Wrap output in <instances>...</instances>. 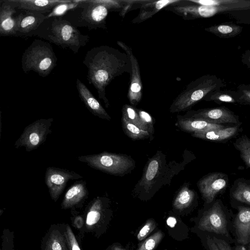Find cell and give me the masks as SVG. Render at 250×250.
Masks as SVG:
<instances>
[{"label":"cell","instance_id":"1","mask_svg":"<svg viewBox=\"0 0 250 250\" xmlns=\"http://www.w3.org/2000/svg\"><path fill=\"white\" fill-rule=\"evenodd\" d=\"M83 63L88 68L87 79L97 90L99 98L105 107L110 104L105 95V88L116 77L130 73L131 63L125 52L107 45L92 48L85 54Z\"/></svg>","mask_w":250,"mask_h":250},{"label":"cell","instance_id":"2","mask_svg":"<svg viewBox=\"0 0 250 250\" xmlns=\"http://www.w3.org/2000/svg\"><path fill=\"white\" fill-rule=\"evenodd\" d=\"M37 36L64 49H69L77 53L89 41L88 35H83L77 27L62 17L45 19L27 37Z\"/></svg>","mask_w":250,"mask_h":250},{"label":"cell","instance_id":"3","mask_svg":"<svg viewBox=\"0 0 250 250\" xmlns=\"http://www.w3.org/2000/svg\"><path fill=\"white\" fill-rule=\"evenodd\" d=\"M225 85L224 82L214 75H203L187 85L173 101L169 111L176 113L188 110L209 92L221 89Z\"/></svg>","mask_w":250,"mask_h":250},{"label":"cell","instance_id":"4","mask_svg":"<svg viewBox=\"0 0 250 250\" xmlns=\"http://www.w3.org/2000/svg\"><path fill=\"white\" fill-rule=\"evenodd\" d=\"M79 5L62 18L76 27L106 29V19L110 11L98 0H78Z\"/></svg>","mask_w":250,"mask_h":250},{"label":"cell","instance_id":"5","mask_svg":"<svg viewBox=\"0 0 250 250\" xmlns=\"http://www.w3.org/2000/svg\"><path fill=\"white\" fill-rule=\"evenodd\" d=\"M57 58L49 42L35 39L26 48L21 58L23 71L37 73L40 76H48L57 64Z\"/></svg>","mask_w":250,"mask_h":250},{"label":"cell","instance_id":"6","mask_svg":"<svg viewBox=\"0 0 250 250\" xmlns=\"http://www.w3.org/2000/svg\"><path fill=\"white\" fill-rule=\"evenodd\" d=\"M78 159L92 168L116 176H123L135 167V161L130 156L107 152L80 156Z\"/></svg>","mask_w":250,"mask_h":250},{"label":"cell","instance_id":"7","mask_svg":"<svg viewBox=\"0 0 250 250\" xmlns=\"http://www.w3.org/2000/svg\"><path fill=\"white\" fill-rule=\"evenodd\" d=\"M53 121L52 118L40 119L30 124L24 128L14 146L17 148L24 147L27 152L37 149L52 132Z\"/></svg>","mask_w":250,"mask_h":250},{"label":"cell","instance_id":"8","mask_svg":"<svg viewBox=\"0 0 250 250\" xmlns=\"http://www.w3.org/2000/svg\"><path fill=\"white\" fill-rule=\"evenodd\" d=\"M117 44L125 51L130 61L131 72L127 96L131 105L135 106L140 102L143 95V84L139 62L130 46L120 41H118Z\"/></svg>","mask_w":250,"mask_h":250},{"label":"cell","instance_id":"9","mask_svg":"<svg viewBox=\"0 0 250 250\" xmlns=\"http://www.w3.org/2000/svg\"><path fill=\"white\" fill-rule=\"evenodd\" d=\"M82 178V176L73 171L49 167L45 171V183L51 197L56 200L63 191L69 180Z\"/></svg>","mask_w":250,"mask_h":250},{"label":"cell","instance_id":"10","mask_svg":"<svg viewBox=\"0 0 250 250\" xmlns=\"http://www.w3.org/2000/svg\"><path fill=\"white\" fill-rule=\"evenodd\" d=\"M198 228L202 230L217 234H228L225 215L218 202L204 213L198 222Z\"/></svg>","mask_w":250,"mask_h":250},{"label":"cell","instance_id":"11","mask_svg":"<svg viewBox=\"0 0 250 250\" xmlns=\"http://www.w3.org/2000/svg\"><path fill=\"white\" fill-rule=\"evenodd\" d=\"M182 116L186 118L200 119L218 125L239 123L238 117L225 106L188 110Z\"/></svg>","mask_w":250,"mask_h":250},{"label":"cell","instance_id":"12","mask_svg":"<svg viewBox=\"0 0 250 250\" xmlns=\"http://www.w3.org/2000/svg\"><path fill=\"white\" fill-rule=\"evenodd\" d=\"M181 17L185 20H191L213 16L211 6L200 5L188 0H181L164 8Z\"/></svg>","mask_w":250,"mask_h":250},{"label":"cell","instance_id":"13","mask_svg":"<svg viewBox=\"0 0 250 250\" xmlns=\"http://www.w3.org/2000/svg\"><path fill=\"white\" fill-rule=\"evenodd\" d=\"M228 183L226 175L214 172L203 177L197 185L203 198L207 203H210L219 192L225 188Z\"/></svg>","mask_w":250,"mask_h":250},{"label":"cell","instance_id":"14","mask_svg":"<svg viewBox=\"0 0 250 250\" xmlns=\"http://www.w3.org/2000/svg\"><path fill=\"white\" fill-rule=\"evenodd\" d=\"M158 152L147 163L143 176L136 185L139 189L146 192L150 191L162 172L165 159Z\"/></svg>","mask_w":250,"mask_h":250},{"label":"cell","instance_id":"15","mask_svg":"<svg viewBox=\"0 0 250 250\" xmlns=\"http://www.w3.org/2000/svg\"><path fill=\"white\" fill-rule=\"evenodd\" d=\"M17 23V37H27L28 35L36 30L46 19L44 14L28 10H22L15 17Z\"/></svg>","mask_w":250,"mask_h":250},{"label":"cell","instance_id":"16","mask_svg":"<svg viewBox=\"0 0 250 250\" xmlns=\"http://www.w3.org/2000/svg\"><path fill=\"white\" fill-rule=\"evenodd\" d=\"M0 3V35L17 37L16 20L13 17L16 6L12 0H1Z\"/></svg>","mask_w":250,"mask_h":250},{"label":"cell","instance_id":"17","mask_svg":"<svg viewBox=\"0 0 250 250\" xmlns=\"http://www.w3.org/2000/svg\"><path fill=\"white\" fill-rule=\"evenodd\" d=\"M76 87L79 96L86 107L94 116L110 121L111 118L100 102L95 98L86 85L77 79Z\"/></svg>","mask_w":250,"mask_h":250},{"label":"cell","instance_id":"18","mask_svg":"<svg viewBox=\"0 0 250 250\" xmlns=\"http://www.w3.org/2000/svg\"><path fill=\"white\" fill-rule=\"evenodd\" d=\"M181 0H145L140 6L138 15L131 21L133 24L141 23L153 17L162 9Z\"/></svg>","mask_w":250,"mask_h":250},{"label":"cell","instance_id":"19","mask_svg":"<svg viewBox=\"0 0 250 250\" xmlns=\"http://www.w3.org/2000/svg\"><path fill=\"white\" fill-rule=\"evenodd\" d=\"M175 125L184 131L191 133L225 127L222 125L211 123L202 119L186 118L180 115L177 116Z\"/></svg>","mask_w":250,"mask_h":250},{"label":"cell","instance_id":"20","mask_svg":"<svg viewBox=\"0 0 250 250\" xmlns=\"http://www.w3.org/2000/svg\"><path fill=\"white\" fill-rule=\"evenodd\" d=\"M234 227L238 242L243 245L250 242V208H239L234 221Z\"/></svg>","mask_w":250,"mask_h":250},{"label":"cell","instance_id":"21","mask_svg":"<svg viewBox=\"0 0 250 250\" xmlns=\"http://www.w3.org/2000/svg\"><path fill=\"white\" fill-rule=\"evenodd\" d=\"M16 8L22 10L38 12L42 14L50 13L57 5L67 0H12Z\"/></svg>","mask_w":250,"mask_h":250},{"label":"cell","instance_id":"22","mask_svg":"<svg viewBox=\"0 0 250 250\" xmlns=\"http://www.w3.org/2000/svg\"><path fill=\"white\" fill-rule=\"evenodd\" d=\"M238 126L222 127L204 131L191 133L193 137L199 139L213 141H222L234 136L238 131Z\"/></svg>","mask_w":250,"mask_h":250},{"label":"cell","instance_id":"23","mask_svg":"<svg viewBox=\"0 0 250 250\" xmlns=\"http://www.w3.org/2000/svg\"><path fill=\"white\" fill-rule=\"evenodd\" d=\"M87 194L86 182L84 181H76L65 193L63 204L65 206L75 204L85 197Z\"/></svg>","mask_w":250,"mask_h":250},{"label":"cell","instance_id":"24","mask_svg":"<svg viewBox=\"0 0 250 250\" xmlns=\"http://www.w3.org/2000/svg\"><path fill=\"white\" fill-rule=\"evenodd\" d=\"M203 100L213 101L217 104L222 103L240 104L239 96L237 91L217 89L208 94Z\"/></svg>","mask_w":250,"mask_h":250},{"label":"cell","instance_id":"25","mask_svg":"<svg viewBox=\"0 0 250 250\" xmlns=\"http://www.w3.org/2000/svg\"><path fill=\"white\" fill-rule=\"evenodd\" d=\"M242 27L233 23H223L206 28L205 30L220 38H229L239 35Z\"/></svg>","mask_w":250,"mask_h":250},{"label":"cell","instance_id":"26","mask_svg":"<svg viewBox=\"0 0 250 250\" xmlns=\"http://www.w3.org/2000/svg\"><path fill=\"white\" fill-rule=\"evenodd\" d=\"M194 196L193 190L190 189L188 186H183L173 201V208L180 211L187 208L192 204Z\"/></svg>","mask_w":250,"mask_h":250},{"label":"cell","instance_id":"27","mask_svg":"<svg viewBox=\"0 0 250 250\" xmlns=\"http://www.w3.org/2000/svg\"><path fill=\"white\" fill-rule=\"evenodd\" d=\"M122 125L124 133L133 140H144L150 137L151 134L135 125L122 117Z\"/></svg>","mask_w":250,"mask_h":250},{"label":"cell","instance_id":"28","mask_svg":"<svg viewBox=\"0 0 250 250\" xmlns=\"http://www.w3.org/2000/svg\"><path fill=\"white\" fill-rule=\"evenodd\" d=\"M78 0H67L66 1L56 6L46 16V19L53 17H62L69 10L76 8Z\"/></svg>","mask_w":250,"mask_h":250},{"label":"cell","instance_id":"29","mask_svg":"<svg viewBox=\"0 0 250 250\" xmlns=\"http://www.w3.org/2000/svg\"><path fill=\"white\" fill-rule=\"evenodd\" d=\"M235 147L240 152L242 159L250 167V139L246 136H242L234 144Z\"/></svg>","mask_w":250,"mask_h":250},{"label":"cell","instance_id":"30","mask_svg":"<svg viewBox=\"0 0 250 250\" xmlns=\"http://www.w3.org/2000/svg\"><path fill=\"white\" fill-rule=\"evenodd\" d=\"M164 236V232L158 230L141 243L136 250H154Z\"/></svg>","mask_w":250,"mask_h":250},{"label":"cell","instance_id":"31","mask_svg":"<svg viewBox=\"0 0 250 250\" xmlns=\"http://www.w3.org/2000/svg\"><path fill=\"white\" fill-rule=\"evenodd\" d=\"M122 116L129 122L135 125L140 128L145 130L139 116L137 112L136 108L131 105L125 104L122 109Z\"/></svg>","mask_w":250,"mask_h":250},{"label":"cell","instance_id":"32","mask_svg":"<svg viewBox=\"0 0 250 250\" xmlns=\"http://www.w3.org/2000/svg\"><path fill=\"white\" fill-rule=\"evenodd\" d=\"M232 195L237 200L250 205V185L245 182H239Z\"/></svg>","mask_w":250,"mask_h":250},{"label":"cell","instance_id":"33","mask_svg":"<svg viewBox=\"0 0 250 250\" xmlns=\"http://www.w3.org/2000/svg\"><path fill=\"white\" fill-rule=\"evenodd\" d=\"M136 110L140 120L144 126L145 130L148 132L151 135H152L154 130V122L152 116L148 112L142 109L136 108Z\"/></svg>","mask_w":250,"mask_h":250},{"label":"cell","instance_id":"34","mask_svg":"<svg viewBox=\"0 0 250 250\" xmlns=\"http://www.w3.org/2000/svg\"><path fill=\"white\" fill-rule=\"evenodd\" d=\"M156 227V223L152 219H148L140 229L137 234L139 241L144 240Z\"/></svg>","mask_w":250,"mask_h":250},{"label":"cell","instance_id":"35","mask_svg":"<svg viewBox=\"0 0 250 250\" xmlns=\"http://www.w3.org/2000/svg\"><path fill=\"white\" fill-rule=\"evenodd\" d=\"M240 104L250 105V87L248 85L241 84L238 86Z\"/></svg>","mask_w":250,"mask_h":250},{"label":"cell","instance_id":"36","mask_svg":"<svg viewBox=\"0 0 250 250\" xmlns=\"http://www.w3.org/2000/svg\"><path fill=\"white\" fill-rule=\"evenodd\" d=\"M101 217V214L98 210H92L89 211L87 215L86 224L89 226H92L97 223Z\"/></svg>","mask_w":250,"mask_h":250},{"label":"cell","instance_id":"37","mask_svg":"<svg viewBox=\"0 0 250 250\" xmlns=\"http://www.w3.org/2000/svg\"><path fill=\"white\" fill-rule=\"evenodd\" d=\"M213 239L220 250H232L230 246L224 240L213 237Z\"/></svg>","mask_w":250,"mask_h":250},{"label":"cell","instance_id":"38","mask_svg":"<svg viewBox=\"0 0 250 250\" xmlns=\"http://www.w3.org/2000/svg\"><path fill=\"white\" fill-rule=\"evenodd\" d=\"M242 62L250 68V50H247L242 56Z\"/></svg>","mask_w":250,"mask_h":250},{"label":"cell","instance_id":"39","mask_svg":"<svg viewBox=\"0 0 250 250\" xmlns=\"http://www.w3.org/2000/svg\"><path fill=\"white\" fill-rule=\"evenodd\" d=\"M207 244L210 250H220L213 238L208 237L207 239Z\"/></svg>","mask_w":250,"mask_h":250},{"label":"cell","instance_id":"40","mask_svg":"<svg viewBox=\"0 0 250 250\" xmlns=\"http://www.w3.org/2000/svg\"><path fill=\"white\" fill-rule=\"evenodd\" d=\"M52 250H62L61 245L58 242H54L52 245Z\"/></svg>","mask_w":250,"mask_h":250},{"label":"cell","instance_id":"41","mask_svg":"<svg viewBox=\"0 0 250 250\" xmlns=\"http://www.w3.org/2000/svg\"><path fill=\"white\" fill-rule=\"evenodd\" d=\"M75 223L76 226L78 228H81L83 225L82 219L80 217H77L75 220Z\"/></svg>","mask_w":250,"mask_h":250},{"label":"cell","instance_id":"42","mask_svg":"<svg viewBox=\"0 0 250 250\" xmlns=\"http://www.w3.org/2000/svg\"><path fill=\"white\" fill-rule=\"evenodd\" d=\"M72 250H81L77 244H73L72 246Z\"/></svg>","mask_w":250,"mask_h":250},{"label":"cell","instance_id":"43","mask_svg":"<svg viewBox=\"0 0 250 250\" xmlns=\"http://www.w3.org/2000/svg\"><path fill=\"white\" fill-rule=\"evenodd\" d=\"M248 86L250 87V84H249Z\"/></svg>","mask_w":250,"mask_h":250}]
</instances>
